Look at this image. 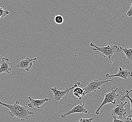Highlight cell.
<instances>
[{
    "label": "cell",
    "instance_id": "12",
    "mask_svg": "<svg viewBox=\"0 0 132 122\" xmlns=\"http://www.w3.org/2000/svg\"><path fill=\"white\" fill-rule=\"evenodd\" d=\"M79 85H81V86L84 87V85H82L80 82H78L74 84V88L73 90V93L75 96H76L79 100H81L82 97H83L84 93V90L83 88H79Z\"/></svg>",
    "mask_w": 132,
    "mask_h": 122
},
{
    "label": "cell",
    "instance_id": "4",
    "mask_svg": "<svg viewBox=\"0 0 132 122\" xmlns=\"http://www.w3.org/2000/svg\"><path fill=\"white\" fill-rule=\"evenodd\" d=\"M118 88H116V89L114 90L113 88H112L111 91L110 92L104 94V98L103 100L102 103L98 108L96 111L95 114L96 115H99L100 110L106 104L108 103H112V104H115L116 103L117 100L119 98V95L117 93V91L118 90Z\"/></svg>",
    "mask_w": 132,
    "mask_h": 122
},
{
    "label": "cell",
    "instance_id": "3",
    "mask_svg": "<svg viewBox=\"0 0 132 122\" xmlns=\"http://www.w3.org/2000/svg\"><path fill=\"white\" fill-rule=\"evenodd\" d=\"M112 81L111 79H108L107 80H95L92 81H90L87 83V86L84 88L83 89L84 90V93L83 97L86 94L90 93L92 92L96 93L98 90L100 89L101 87L104 84L109 82H112Z\"/></svg>",
    "mask_w": 132,
    "mask_h": 122
},
{
    "label": "cell",
    "instance_id": "19",
    "mask_svg": "<svg viewBox=\"0 0 132 122\" xmlns=\"http://www.w3.org/2000/svg\"><path fill=\"white\" fill-rule=\"evenodd\" d=\"M124 122H132V116L130 115L125 118Z\"/></svg>",
    "mask_w": 132,
    "mask_h": 122
},
{
    "label": "cell",
    "instance_id": "10",
    "mask_svg": "<svg viewBox=\"0 0 132 122\" xmlns=\"http://www.w3.org/2000/svg\"><path fill=\"white\" fill-rule=\"evenodd\" d=\"M28 99L29 100L30 103L27 104V106L29 107L30 108H36L38 109H40V107L43 105L46 102L51 100V99H48L47 98H45L41 100L34 99L30 96L28 97Z\"/></svg>",
    "mask_w": 132,
    "mask_h": 122
},
{
    "label": "cell",
    "instance_id": "6",
    "mask_svg": "<svg viewBox=\"0 0 132 122\" xmlns=\"http://www.w3.org/2000/svg\"><path fill=\"white\" fill-rule=\"evenodd\" d=\"M74 88V85H71V88H66V89L63 91H60L57 89L56 87L50 88V89L52 91L54 94V101L56 103H57L58 102L61 101V100L65 96L68 95L69 92Z\"/></svg>",
    "mask_w": 132,
    "mask_h": 122
},
{
    "label": "cell",
    "instance_id": "2",
    "mask_svg": "<svg viewBox=\"0 0 132 122\" xmlns=\"http://www.w3.org/2000/svg\"><path fill=\"white\" fill-rule=\"evenodd\" d=\"M95 39H94V40L90 44V46L92 47L93 50L95 51L100 52L102 56L104 58L107 57L110 61V64H112V62L111 60V57L113 56L114 54L118 53L121 51L119 47L116 45L111 46L109 45L106 47L103 46L101 47H98L94 44V41H95Z\"/></svg>",
    "mask_w": 132,
    "mask_h": 122
},
{
    "label": "cell",
    "instance_id": "21",
    "mask_svg": "<svg viewBox=\"0 0 132 122\" xmlns=\"http://www.w3.org/2000/svg\"><path fill=\"white\" fill-rule=\"evenodd\" d=\"M132 91V89L131 90H130V91L127 90L126 91V94H130V93H131Z\"/></svg>",
    "mask_w": 132,
    "mask_h": 122
},
{
    "label": "cell",
    "instance_id": "17",
    "mask_svg": "<svg viewBox=\"0 0 132 122\" xmlns=\"http://www.w3.org/2000/svg\"><path fill=\"white\" fill-rule=\"evenodd\" d=\"M94 119V118H87L85 117H80L79 121H78L77 122H92L93 120Z\"/></svg>",
    "mask_w": 132,
    "mask_h": 122
},
{
    "label": "cell",
    "instance_id": "7",
    "mask_svg": "<svg viewBox=\"0 0 132 122\" xmlns=\"http://www.w3.org/2000/svg\"><path fill=\"white\" fill-rule=\"evenodd\" d=\"M127 101H125L124 103L121 101L120 104L115 107L111 110V115L112 116H118L120 119L123 120L125 116L127 114V109H125L124 108L125 106L127 105Z\"/></svg>",
    "mask_w": 132,
    "mask_h": 122
},
{
    "label": "cell",
    "instance_id": "16",
    "mask_svg": "<svg viewBox=\"0 0 132 122\" xmlns=\"http://www.w3.org/2000/svg\"><path fill=\"white\" fill-rule=\"evenodd\" d=\"M128 99L129 100L130 103H131V112L132 114V98L130 97V94H126L125 95L122 96L121 98L120 99V101H124L125 98ZM131 114V115H132Z\"/></svg>",
    "mask_w": 132,
    "mask_h": 122
},
{
    "label": "cell",
    "instance_id": "5",
    "mask_svg": "<svg viewBox=\"0 0 132 122\" xmlns=\"http://www.w3.org/2000/svg\"><path fill=\"white\" fill-rule=\"evenodd\" d=\"M85 102L84 101L82 102V103L79 104V105H77L76 106L74 107L73 109H71V110H69L66 113L62 114L61 115V117L65 119L66 118L69 117V115L72 114H75V113H79L81 114V116H83V113L85 114H89V116H90V112H89V109H87L85 108Z\"/></svg>",
    "mask_w": 132,
    "mask_h": 122
},
{
    "label": "cell",
    "instance_id": "1",
    "mask_svg": "<svg viewBox=\"0 0 132 122\" xmlns=\"http://www.w3.org/2000/svg\"><path fill=\"white\" fill-rule=\"evenodd\" d=\"M0 105L8 109L9 111V114L11 117H16L21 121H25L28 119L31 115L34 114L27 106L20 105L18 100L16 101L13 105L3 103L0 101Z\"/></svg>",
    "mask_w": 132,
    "mask_h": 122
},
{
    "label": "cell",
    "instance_id": "18",
    "mask_svg": "<svg viewBox=\"0 0 132 122\" xmlns=\"http://www.w3.org/2000/svg\"><path fill=\"white\" fill-rule=\"evenodd\" d=\"M127 16L128 17H131L132 16V3L131 4V7L129 10L127 11Z\"/></svg>",
    "mask_w": 132,
    "mask_h": 122
},
{
    "label": "cell",
    "instance_id": "9",
    "mask_svg": "<svg viewBox=\"0 0 132 122\" xmlns=\"http://www.w3.org/2000/svg\"><path fill=\"white\" fill-rule=\"evenodd\" d=\"M105 77L108 79H111L112 77H119L124 80H127L128 77H132V72L129 70L122 69L121 67H119V72L116 74L110 75L107 74Z\"/></svg>",
    "mask_w": 132,
    "mask_h": 122
},
{
    "label": "cell",
    "instance_id": "20",
    "mask_svg": "<svg viewBox=\"0 0 132 122\" xmlns=\"http://www.w3.org/2000/svg\"><path fill=\"white\" fill-rule=\"evenodd\" d=\"M111 117L113 118V121L112 122H124V120L117 119V116H112Z\"/></svg>",
    "mask_w": 132,
    "mask_h": 122
},
{
    "label": "cell",
    "instance_id": "8",
    "mask_svg": "<svg viewBox=\"0 0 132 122\" xmlns=\"http://www.w3.org/2000/svg\"><path fill=\"white\" fill-rule=\"evenodd\" d=\"M37 60L36 57L35 58H27L20 61L16 66L19 69H23L27 72H29L32 68L33 63Z\"/></svg>",
    "mask_w": 132,
    "mask_h": 122
},
{
    "label": "cell",
    "instance_id": "11",
    "mask_svg": "<svg viewBox=\"0 0 132 122\" xmlns=\"http://www.w3.org/2000/svg\"><path fill=\"white\" fill-rule=\"evenodd\" d=\"M0 74L2 73H6L10 74V72L12 71V69L10 67V59L5 57L2 58V62L0 63Z\"/></svg>",
    "mask_w": 132,
    "mask_h": 122
},
{
    "label": "cell",
    "instance_id": "14",
    "mask_svg": "<svg viewBox=\"0 0 132 122\" xmlns=\"http://www.w3.org/2000/svg\"><path fill=\"white\" fill-rule=\"evenodd\" d=\"M6 5V4L5 3L3 6V7H0V18L1 19H3L5 16H8L10 14V12L8 10L4 9Z\"/></svg>",
    "mask_w": 132,
    "mask_h": 122
},
{
    "label": "cell",
    "instance_id": "13",
    "mask_svg": "<svg viewBox=\"0 0 132 122\" xmlns=\"http://www.w3.org/2000/svg\"><path fill=\"white\" fill-rule=\"evenodd\" d=\"M122 46L119 47L120 48V50L123 51L124 52L125 55L126 56L127 58V64H129L130 62L132 61V48L126 47L125 48H122Z\"/></svg>",
    "mask_w": 132,
    "mask_h": 122
},
{
    "label": "cell",
    "instance_id": "15",
    "mask_svg": "<svg viewBox=\"0 0 132 122\" xmlns=\"http://www.w3.org/2000/svg\"><path fill=\"white\" fill-rule=\"evenodd\" d=\"M54 21L57 24H62L64 21V19L63 16L60 15H57L55 16Z\"/></svg>",
    "mask_w": 132,
    "mask_h": 122
}]
</instances>
